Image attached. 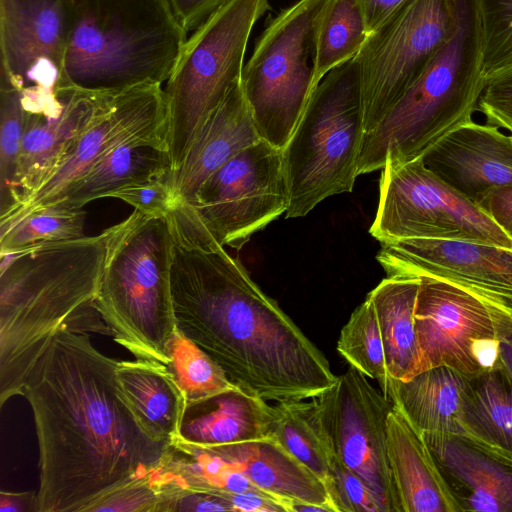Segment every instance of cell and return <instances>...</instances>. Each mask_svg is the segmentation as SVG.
<instances>
[{
	"label": "cell",
	"instance_id": "obj_1",
	"mask_svg": "<svg viewBox=\"0 0 512 512\" xmlns=\"http://www.w3.org/2000/svg\"><path fill=\"white\" fill-rule=\"evenodd\" d=\"M118 362L88 333L61 329L28 373L22 396L38 442L36 512L88 511L165 457L170 442L138 421L119 385Z\"/></svg>",
	"mask_w": 512,
	"mask_h": 512
},
{
	"label": "cell",
	"instance_id": "obj_2",
	"mask_svg": "<svg viewBox=\"0 0 512 512\" xmlns=\"http://www.w3.org/2000/svg\"><path fill=\"white\" fill-rule=\"evenodd\" d=\"M169 217L177 330L267 401L312 399L330 388L337 376L326 357L240 261L178 213Z\"/></svg>",
	"mask_w": 512,
	"mask_h": 512
},
{
	"label": "cell",
	"instance_id": "obj_3",
	"mask_svg": "<svg viewBox=\"0 0 512 512\" xmlns=\"http://www.w3.org/2000/svg\"><path fill=\"white\" fill-rule=\"evenodd\" d=\"M109 228L0 253V406L22 395L31 368L61 329L110 335L94 307Z\"/></svg>",
	"mask_w": 512,
	"mask_h": 512
},
{
	"label": "cell",
	"instance_id": "obj_4",
	"mask_svg": "<svg viewBox=\"0 0 512 512\" xmlns=\"http://www.w3.org/2000/svg\"><path fill=\"white\" fill-rule=\"evenodd\" d=\"M186 39L169 0H73L63 81L98 93L162 85Z\"/></svg>",
	"mask_w": 512,
	"mask_h": 512
},
{
	"label": "cell",
	"instance_id": "obj_5",
	"mask_svg": "<svg viewBox=\"0 0 512 512\" xmlns=\"http://www.w3.org/2000/svg\"><path fill=\"white\" fill-rule=\"evenodd\" d=\"M448 41L371 131L364 134L358 175L421 157L454 128L470 122L485 87L483 40L475 0H457Z\"/></svg>",
	"mask_w": 512,
	"mask_h": 512
},
{
	"label": "cell",
	"instance_id": "obj_6",
	"mask_svg": "<svg viewBox=\"0 0 512 512\" xmlns=\"http://www.w3.org/2000/svg\"><path fill=\"white\" fill-rule=\"evenodd\" d=\"M173 248L169 214L153 216L134 210L109 227L94 302L119 345L136 359L165 366L177 332L171 296Z\"/></svg>",
	"mask_w": 512,
	"mask_h": 512
},
{
	"label": "cell",
	"instance_id": "obj_7",
	"mask_svg": "<svg viewBox=\"0 0 512 512\" xmlns=\"http://www.w3.org/2000/svg\"><path fill=\"white\" fill-rule=\"evenodd\" d=\"M364 134L360 70L352 59L319 81L283 149L286 218L305 216L324 199L353 190Z\"/></svg>",
	"mask_w": 512,
	"mask_h": 512
},
{
	"label": "cell",
	"instance_id": "obj_8",
	"mask_svg": "<svg viewBox=\"0 0 512 512\" xmlns=\"http://www.w3.org/2000/svg\"><path fill=\"white\" fill-rule=\"evenodd\" d=\"M269 9V0H229L186 39L164 89L170 174L180 167L209 116L241 80L250 34Z\"/></svg>",
	"mask_w": 512,
	"mask_h": 512
},
{
	"label": "cell",
	"instance_id": "obj_9",
	"mask_svg": "<svg viewBox=\"0 0 512 512\" xmlns=\"http://www.w3.org/2000/svg\"><path fill=\"white\" fill-rule=\"evenodd\" d=\"M328 0H298L270 19L244 65L241 87L260 139L284 149L315 83V32Z\"/></svg>",
	"mask_w": 512,
	"mask_h": 512
},
{
	"label": "cell",
	"instance_id": "obj_10",
	"mask_svg": "<svg viewBox=\"0 0 512 512\" xmlns=\"http://www.w3.org/2000/svg\"><path fill=\"white\" fill-rule=\"evenodd\" d=\"M370 234L381 243L400 239H445L512 250L510 238L473 201L432 173L421 157L387 160Z\"/></svg>",
	"mask_w": 512,
	"mask_h": 512
},
{
	"label": "cell",
	"instance_id": "obj_11",
	"mask_svg": "<svg viewBox=\"0 0 512 512\" xmlns=\"http://www.w3.org/2000/svg\"><path fill=\"white\" fill-rule=\"evenodd\" d=\"M290 204L283 149L260 139L217 169L178 211L220 245L241 249Z\"/></svg>",
	"mask_w": 512,
	"mask_h": 512
},
{
	"label": "cell",
	"instance_id": "obj_12",
	"mask_svg": "<svg viewBox=\"0 0 512 512\" xmlns=\"http://www.w3.org/2000/svg\"><path fill=\"white\" fill-rule=\"evenodd\" d=\"M457 0H407L371 31L358 63L365 133L383 119L453 33Z\"/></svg>",
	"mask_w": 512,
	"mask_h": 512
},
{
	"label": "cell",
	"instance_id": "obj_13",
	"mask_svg": "<svg viewBox=\"0 0 512 512\" xmlns=\"http://www.w3.org/2000/svg\"><path fill=\"white\" fill-rule=\"evenodd\" d=\"M311 400L333 454L367 485L383 512H401L387 456L389 398L350 366Z\"/></svg>",
	"mask_w": 512,
	"mask_h": 512
},
{
	"label": "cell",
	"instance_id": "obj_14",
	"mask_svg": "<svg viewBox=\"0 0 512 512\" xmlns=\"http://www.w3.org/2000/svg\"><path fill=\"white\" fill-rule=\"evenodd\" d=\"M166 130L162 85H142L117 93L107 110L67 148L34 193L0 218V232L47 207L65 187L119 146L138 142L166 151Z\"/></svg>",
	"mask_w": 512,
	"mask_h": 512
},
{
	"label": "cell",
	"instance_id": "obj_15",
	"mask_svg": "<svg viewBox=\"0 0 512 512\" xmlns=\"http://www.w3.org/2000/svg\"><path fill=\"white\" fill-rule=\"evenodd\" d=\"M415 307L420 371L445 366L474 377L499 366L491 307L441 280L422 277Z\"/></svg>",
	"mask_w": 512,
	"mask_h": 512
},
{
	"label": "cell",
	"instance_id": "obj_16",
	"mask_svg": "<svg viewBox=\"0 0 512 512\" xmlns=\"http://www.w3.org/2000/svg\"><path fill=\"white\" fill-rule=\"evenodd\" d=\"M387 277H428L454 285L512 314V250L476 242L400 239L382 243Z\"/></svg>",
	"mask_w": 512,
	"mask_h": 512
},
{
	"label": "cell",
	"instance_id": "obj_17",
	"mask_svg": "<svg viewBox=\"0 0 512 512\" xmlns=\"http://www.w3.org/2000/svg\"><path fill=\"white\" fill-rule=\"evenodd\" d=\"M21 92L24 132L11 211L34 193L72 142L107 110L119 93L90 92L66 83L52 90Z\"/></svg>",
	"mask_w": 512,
	"mask_h": 512
},
{
	"label": "cell",
	"instance_id": "obj_18",
	"mask_svg": "<svg viewBox=\"0 0 512 512\" xmlns=\"http://www.w3.org/2000/svg\"><path fill=\"white\" fill-rule=\"evenodd\" d=\"M73 0H0V73L21 91L63 81Z\"/></svg>",
	"mask_w": 512,
	"mask_h": 512
},
{
	"label": "cell",
	"instance_id": "obj_19",
	"mask_svg": "<svg viewBox=\"0 0 512 512\" xmlns=\"http://www.w3.org/2000/svg\"><path fill=\"white\" fill-rule=\"evenodd\" d=\"M424 165L447 185L478 203L489 191L512 186V133L474 120L435 142Z\"/></svg>",
	"mask_w": 512,
	"mask_h": 512
},
{
	"label": "cell",
	"instance_id": "obj_20",
	"mask_svg": "<svg viewBox=\"0 0 512 512\" xmlns=\"http://www.w3.org/2000/svg\"><path fill=\"white\" fill-rule=\"evenodd\" d=\"M423 436L459 512H512V458L461 432Z\"/></svg>",
	"mask_w": 512,
	"mask_h": 512
},
{
	"label": "cell",
	"instance_id": "obj_21",
	"mask_svg": "<svg viewBox=\"0 0 512 512\" xmlns=\"http://www.w3.org/2000/svg\"><path fill=\"white\" fill-rule=\"evenodd\" d=\"M240 81L206 120L180 167L169 174L174 208L192 201L209 176L260 140Z\"/></svg>",
	"mask_w": 512,
	"mask_h": 512
},
{
	"label": "cell",
	"instance_id": "obj_22",
	"mask_svg": "<svg viewBox=\"0 0 512 512\" xmlns=\"http://www.w3.org/2000/svg\"><path fill=\"white\" fill-rule=\"evenodd\" d=\"M386 432L401 512H459L423 434L395 406L388 415Z\"/></svg>",
	"mask_w": 512,
	"mask_h": 512
},
{
	"label": "cell",
	"instance_id": "obj_23",
	"mask_svg": "<svg viewBox=\"0 0 512 512\" xmlns=\"http://www.w3.org/2000/svg\"><path fill=\"white\" fill-rule=\"evenodd\" d=\"M274 417V406L237 385L187 403L174 440L218 446L269 438Z\"/></svg>",
	"mask_w": 512,
	"mask_h": 512
},
{
	"label": "cell",
	"instance_id": "obj_24",
	"mask_svg": "<svg viewBox=\"0 0 512 512\" xmlns=\"http://www.w3.org/2000/svg\"><path fill=\"white\" fill-rule=\"evenodd\" d=\"M289 512L293 502L320 505L335 512L324 483L274 438L208 446Z\"/></svg>",
	"mask_w": 512,
	"mask_h": 512
},
{
	"label": "cell",
	"instance_id": "obj_25",
	"mask_svg": "<svg viewBox=\"0 0 512 512\" xmlns=\"http://www.w3.org/2000/svg\"><path fill=\"white\" fill-rule=\"evenodd\" d=\"M466 377L438 366L400 380L389 376L387 398L425 434L459 432L458 415Z\"/></svg>",
	"mask_w": 512,
	"mask_h": 512
},
{
	"label": "cell",
	"instance_id": "obj_26",
	"mask_svg": "<svg viewBox=\"0 0 512 512\" xmlns=\"http://www.w3.org/2000/svg\"><path fill=\"white\" fill-rule=\"evenodd\" d=\"M116 376L143 428L156 440L173 441L186 399L167 366L142 359L119 361Z\"/></svg>",
	"mask_w": 512,
	"mask_h": 512
},
{
	"label": "cell",
	"instance_id": "obj_27",
	"mask_svg": "<svg viewBox=\"0 0 512 512\" xmlns=\"http://www.w3.org/2000/svg\"><path fill=\"white\" fill-rule=\"evenodd\" d=\"M420 281L387 277L367 295L377 315L388 374L395 379L406 380L420 371L414 317Z\"/></svg>",
	"mask_w": 512,
	"mask_h": 512
},
{
	"label": "cell",
	"instance_id": "obj_28",
	"mask_svg": "<svg viewBox=\"0 0 512 512\" xmlns=\"http://www.w3.org/2000/svg\"><path fill=\"white\" fill-rule=\"evenodd\" d=\"M167 174L170 164L165 150L144 143H127L71 182L48 206L83 208L129 183Z\"/></svg>",
	"mask_w": 512,
	"mask_h": 512
},
{
	"label": "cell",
	"instance_id": "obj_29",
	"mask_svg": "<svg viewBox=\"0 0 512 512\" xmlns=\"http://www.w3.org/2000/svg\"><path fill=\"white\" fill-rule=\"evenodd\" d=\"M459 432L512 458V381L500 366L466 377Z\"/></svg>",
	"mask_w": 512,
	"mask_h": 512
},
{
	"label": "cell",
	"instance_id": "obj_30",
	"mask_svg": "<svg viewBox=\"0 0 512 512\" xmlns=\"http://www.w3.org/2000/svg\"><path fill=\"white\" fill-rule=\"evenodd\" d=\"M272 435L286 451L330 484L332 451L315 415L313 402L298 400L277 402Z\"/></svg>",
	"mask_w": 512,
	"mask_h": 512
},
{
	"label": "cell",
	"instance_id": "obj_31",
	"mask_svg": "<svg viewBox=\"0 0 512 512\" xmlns=\"http://www.w3.org/2000/svg\"><path fill=\"white\" fill-rule=\"evenodd\" d=\"M368 30L356 0H328L315 32V83L334 68L354 59Z\"/></svg>",
	"mask_w": 512,
	"mask_h": 512
},
{
	"label": "cell",
	"instance_id": "obj_32",
	"mask_svg": "<svg viewBox=\"0 0 512 512\" xmlns=\"http://www.w3.org/2000/svg\"><path fill=\"white\" fill-rule=\"evenodd\" d=\"M337 351L350 366L376 380L381 392L387 395L389 374L384 345L377 315L369 298L352 312L343 326Z\"/></svg>",
	"mask_w": 512,
	"mask_h": 512
},
{
	"label": "cell",
	"instance_id": "obj_33",
	"mask_svg": "<svg viewBox=\"0 0 512 512\" xmlns=\"http://www.w3.org/2000/svg\"><path fill=\"white\" fill-rule=\"evenodd\" d=\"M168 370L182 390L186 404L237 386L195 343L178 330L168 348Z\"/></svg>",
	"mask_w": 512,
	"mask_h": 512
},
{
	"label": "cell",
	"instance_id": "obj_34",
	"mask_svg": "<svg viewBox=\"0 0 512 512\" xmlns=\"http://www.w3.org/2000/svg\"><path fill=\"white\" fill-rule=\"evenodd\" d=\"M83 208L52 205L39 209L0 232V253L84 236Z\"/></svg>",
	"mask_w": 512,
	"mask_h": 512
},
{
	"label": "cell",
	"instance_id": "obj_35",
	"mask_svg": "<svg viewBox=\"0 0 512 512\" xmlns=\"http://www.w3.org/2000/svg\"><path fill=\"white\" fill-rule=\"evenodd\" d=\"M24 132L21 90L0 73V217L13 206V187Z\"/></svg>",
	"mask_w": 512,
	"mask_h": 512
},
{
	"label": "cell",
	"instance_id": "obj_36",
	"mask_svg": "<svg viewBox=\"0 0 512 512\" xmlns=\"http://www.w3.org/2000/svg\"><path fill=\"white\" fill-rule=\"evenodd\" d=\"M483 40L485 82L512 68V0H475Z\"/></svg>",
	"mask_w": 512,
	"mask_h": 512
},
{
	"label": "cell",
	"instance_id": "obj_37",
	"mask_svg": "<svg viewBox=\"0 0 512 512\" xmlns=\"http://www.w3.org/2000/svg\"><path fill=\"white\" fill-rule=\"evenodd\" d=\"M328 493L335 512H383L367 485L333 452Z\"/></svg>",
	"mask_w": 512,
	"mask_h": 512
},
{
	"label": "cell",
	"instance_id": "obj_38",
	"mask_svg": "<svg viewBox=\"0 0 512 512\" xmlns=\"http://www.w3.org/2000/svg\"><path fill=\"white\" fill-rule=\"evenodd\" d=\"M108 197L120 199L134 210L153 216H166L174 209L169 174L129 183Z\"/></svg>",
	"mask_w": 512,
	"mask_h": 512
},
{
	"label": "cell",
	"instance_id": "obj_39",
	"mask_svg": "<svg viewBox=\"0 0 512 512\" xmlns=\"http://www.w3.org/2000/svg\"><path fill=\"white\" fill-rule=\"evenodd\" d=\"M159 501L150 475L128 483L94 503L88 511L156 512Z\"/></svg>",
	"mask_w": 512,
	"mask_h": 512
},
{
	"label": "cell",
	"instance_id": "obj_40",
	"mask_svg": "<svg viewBox=\"0 0 512 512\" xmlns=\"http://www.w3.org/2000/svg\"><path fill=\"white\" fill-rule=\"evenodd\" d=\"M478 111L487 123L512 133V68L486 81Z\"/></svg>",
	"mask_w": 512,
	"mask_h": 512
},
{
	"label": "cell",
	"instance_id": "obj_41",
	"mask_svg": "<svg viewBox=\"0 0 512 512\" xmlns=\"http://www.w3.org/2000/svg\"><path fill=\"white\" fill-rule=\"evenodd\" d=\"M233 512L225 494L176 491L159 496L157 511Z\"/></svg>",
	"mask_w": 512,
	"mask_h": 512
},
{
	"label": "cell",
	"instance_id": "obj_42",
	"mask_svg": "<svg viewBox=\"0 0 512 512\" xmlns=\"http://www.w3.org/2000/svg\"><path fill=\"white\" fill-rule=\"evenodd\" d=\"M229 0H169L180 25L188 32L204 24Z\"/></svg>",
	"mask_w": 512,
	"mask_h": 512
},
{
	"label": "cell",
	"instance_id": "obj_43",
	"mask_svg": "<svg viewBox=\"0 0 512 512\" xmlns=\"http://www.w3.org/2000/svg\"><path fill=\"white\" fill-rule=\"evenodd\" d=\"M477 205L512 241V186L489 191Z\"/></svg>",
	"mask_w": 512,
	"mask_h": 512
},
{
	"label": "cell",
	"instance_id": "obj_44",
	"mask_svg": "<svg viewBox=\"0 0 512 512\" xmlns=\"http://www.w3.org/2000/svg\"><path fill=\"white\" fill-rule=\"evenodd\" d=\"M499 338V366L512 381V314L492 308Z\"/></svg>",
	"mask_w": 512,
	"mask_h": 512
},
{
	"label": "cell",
	"instance_id": "obj_45",
	"mask_svg": "<svg viewBox=\"0 0 512 512\" xmlns=\"http://www.w3.org/2000/svg\"><path fill=\"white\" fill-rule=\"evenodd\" d=\"M233 512H286L274 499L256 492L225 494Z\"/></svg>",
	"mask_w": 512,
	"mask_h": 512
},
{
	"label": "cell",
	"instance_id": "obj_46",
	"mask_svg": "<svg viewBox=\"0 0 512 512\" xmlns=\"http://www.w3.org/2000/svg\"><path fill=\"white\" fill-rule=\"evenodd\" d=\"M406 1L407 0H356L363 13L368 33L377 28Z\"/></svg>",
	"mask_w": 512,
	"mask_h": 512
},
{
	"label": "cell",
	"instance_id": "obj_47",
	"mask_svg": "<svg viewBox=\"0 0 512 512\" xmlns=\"http://www.w3.org/2000/svg\"><path fill=\"white\" fill-rule=\"evenodd\" d=\"M35 491L10 492L2 490L0 493L1 512H36Z\"/></svg>",
	"mask_w": 512,
	"mask_h": 512
}]
</instances>
